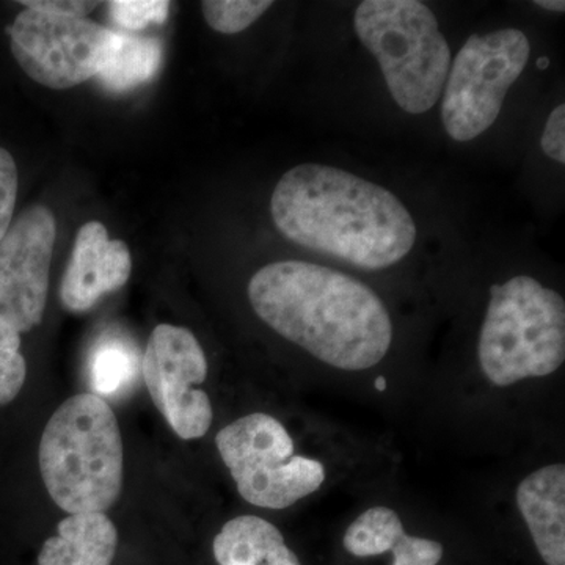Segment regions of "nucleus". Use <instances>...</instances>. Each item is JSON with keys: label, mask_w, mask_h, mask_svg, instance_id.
<instances>
[{"label": "nucleus", "mask_w": 565, "mask_h": 565, "mask_svg": "<svg viewBox=\"0 0 565 565\" xmlns=\"http://www.w3.org/2000/svg\"><path fill=\"white\" fill-rule=\"evenodd\" d=\"M404 534V523L396 511L375 505L353 520L345 531L343 545L345 552L355 557L381 556L393 552Z\"/></svg>", "instance_id": "17"}, {"label": "nucleus", "mask_w": 565, "mask_h": 565, "mask_svg": "<svg viewBox=\"0 0 565 565\" xmlns=\"http://www.w3.org/2000/svg\"><path fill=\"white\" fill-rule=\"evenodd\" d=\"M110 20L125 32H140L151 24H163L169 18L166 0H114L107 2Z\"/></svg>", "instance_id": "20"}, {"label": "nucleus", "mask_w": 565, "mask_h": 565, "mask_svg": "<svg viewBox=\"0 0 565 565\" xmlns=\"http://www.w3.org/2000/svg\"><path fill=\"white\" fill-rule=\"evenodd\" d=\"M141 375L152 403L182 440H196L211 429L212 404L202 385L207 377L206 355L195 334L184 327L161 323L152 330Z\"/></svg>", "instance_id": "9"}, {"label": "nucleus", "mask_w": 565, "mask_h": 565, "mask_svg": "<svg viewBox=\"0 0 565 565\" xmlns=\"http://www.w3.org/2000/svg\"><path fill=\"white\" fill-rule=\"evenodd\" d=\"M273 6L269 0H206L202 10L211 29L233 35L250 28Z\"/></svg>", "instance_id": "18"}, {"label": "nucleus", "mask_w": 565, "mask_h": 565, "mask_svg": "<svg viewBox=\"0 0 565 565\" xmlns=\"http://www.w3.org/2000/svg\"><path fill=\"white\" fill-rule=\"evenodd\" d=\"M140 367L136 345L118 334H107L92 349L88 381L96 396H117L136 382Z\"/></svg>", "instance_id": "16"}, {"label": "nucleus", "mask_w": 565, "mask_h": 565, "mask_svg": "<svg viewBox=\"0 0 565 565\" xmlns=\"http://www.w3.org/2000/svg\"><path fill=\"white\" fill-rule=\"evenodd\" d=\"M534 3L537 7H542V9L556 11V13H564L565 11V3L563 0H537V2Z\"/></svg>", "instance_id": "25"}, {"label": "nucleus", "mask_w": 565, "mask_h": 565, "mask_svg": "<svg viewBox=\"0 0 565 565\" xmlns=\"http://www.w3.org/2000/svg\"><path fill=\"white\" fill-rule=\"evenodd\" d=\"M478 355L494 386L556 373L565 360L563 296L526 275L493 285Z\"/></svg>", "instance_id": "4"}, {"label": "nucleus", "mask_w": 565, "mask_h": 565, "mask_svg": "<svg viewBox=\"0 0 565 565\" xmlns=\"http://www.w3.org/2000/svg\"><path fill=\"white\" fill-rule=\"evenodd\" d=\"M215 445L237 492L256 508H291L326 481L322 462L297 456L291 435L267 414H250L228 424L215 437Z\"/></svg>", "instance_id": "6"}, {"label": "nucleus", "mask_w": 565, "mask_h": 565, "mask_svg": "<svg viewBox=\"0 0 565 565\" xmlns=\"http://www.w3.org/2000/svg\"><path fill=\"white\" fill-rule=\"evenodd\" d=\"M375 388L379 390V392H385L386 390V381L385 377H377L375 379Z\"/></svg>", "instance_id": "26"}, {"label": "nucleus", "mask_w": 565, "mask_h": 565, "mask_svg": "<svg viewBox=\"0 0 565 565\" xmlns=\"http://www.w3.org/2000/svg\"><path fill=\"white\" fill-rule=\"evenodd\" d=\"M218 565H300L277 526L262 516L230 520L212 544Z\"/></svg>", "instance_id": "14"}, {"label": "nucleus", "mask_w": 565, "mask_h": 565, "mask_svg": "<svg viewBox=\"0 0 565 565\" xmlns=\"http://www.w3.org/2000/svg\"><path fill=\"white\" fill-rule=\"evenodd\" d=\"M25 9L43 11L62 18H85L90 14L99 2H82V0H21Z\"/></svg>", "instance_id": "24"}, {"label": "nucleus", "mask_w": 565, "mask_h": 565, "mask_svg": "<svg viewBox=\"0 0 565 565\" xmlns=\"http://www.w3.org/2000/svg\"><path fill=\"white\" fill-rule=\"evenodd\" d=\"M531 44L516 29L471 35L459 51L445 84V131L470 141L500 117L505 95L530 61Z\"/></svg>", "instance_id": "7"}, {"label": "nucleus", "mask_w": 565, "mask_h": 565, "mask_svg": "<svg viewBox=\"0 0 565 565\" xmlns=\"http://www.w3.org/2000/svg\"><path fill=\"white\" fill-rule=\"evenodd\" d=\"M393 565H397V564H393Z\"/></svg>", "instance_id": "28"}, {"label": "nucleus", "mask_w": 565, "mask_h": 565, "mask_svg": "<svg viewBox=\"0 0 565 565\" xmlns=\"http://www.w3.org/2000/svg\"><path fill=\"white\" fill-rule=\"evenodd\" d=\"M128 245L111 241L106 226L87 222L81 226L61 285L63 307L73 313L92 310L106 294L118 291L131 277Z\"/></svg>", "instance_id": "11"}, {"label": "nucleus", "mask_w": 565, "mask_h": 565, "mask_svg": "<svg viewBox=\"0 0 565 565\" xmlns=\"http://www.w3.org/2000/svg\"><path fill=\"white\" fill-rule=\"evenodd\" d=\"M353 24L397 106L414 115L433 109L451 68V51L433 10L418 0H364Z\"/></svg>", "instance_id": "5"}, {"label": "nucleus", "mask_w": 565, "mask_h": 565, "mask_svg": "<svg viewBox=\"0 0 565 565\" xmlns=\"http://www.w3.org/2000/svg\"><path fill=\"white\" fill-rule=\"evenodd\" d=\"M444 545L433 539L415 537L404 534L399 544L394 546L393 564L397 565H437L444 557Z\"/></svg>", "instance_id": "21"}, {"label": "nucleus", "mask_w": 565, "mask_h": 565, "mask_svg": "<svg viewBox=\"0 0 565 565\" xmlns=\"http://www.w3.org/2000/svg\"><path fill=\"white\" fill-rule=\"evenodd\" d=\"M270 212L286 239L366 270L399 263L416 241L414 217L394 193L319 163L282 174Z\"/></svg>", "instance_id": "2"}, {"label": "nucleus", "mask_w": 565, "mask_h": 565, "mask_svg": "<svg viewBox=\"0 0 565 565\" xmlns=\"http://www.w3.org/2000/svg\"><path fill=\"white\" fill-rule=\"evenodd\" d=\"M542 150L553 161L565 163V106L561 104L546 120Z\"/></svg>", "instance_id": "23"}, {"label": "nucleus", "mask_w": 565, "mask_h": 565, "mask_svg": "<svg viewBox=\"0 0 565 565\" xmlns=\"http://www.w3.org/2000/svg\"><path fill=\"white\" fill-rule=\"evenodd\" d=\"M516 505L546 565H565V465L527 475L516 489Z\"/></svg>", "instance_id": "12"}, {"label": "nucleus", "mask_w": 565, "mask_h": 565, "mask_svg": "<svg viewBox=\"0 0 565 565\" xmlns=\"http://www.w3.org/2000/svg\"><path fill=\"white\" fill-rule=\"evenodd\" d=\"M11 52L31 79L68 90L102 73L118 32L87 18H62L25 9L9 29Z\"/></svg>", "instance_id": "8"}, {"label": "nucleus", "mask_w": 565, "mask_h": 565, "mask_svg": "<svg viewBox=\"0 0 565 565\" xmlns=\"http://www.w3.org/2000/svg\"><path fill=\"white\" fill-rule=\"evenodd\" d=\"M122 440L110 405L84 393L51 416L40 441V471L52 501L70 512H104L122 487Z\"/></svg>", "instance_id": "3"}, {"label": "nucleus", "mask_w": 565, "mask_h": 565, "mask_svg": "<svg viewBox=\"0 0 565 565\" xmlns=\"http://www.w3.org/2000/svg\"><path fill=\"white\" fill-rule=\"evenodd\" d=\"M550 66V61L546 57H541L537 61V68L539 70H546Z\"/></svg>", "instance_id": "27"}, {"label": "nucleus", "mask_w": 565, "mask_h": 565, "mask_svg": "<svg viewBox=\"0 0 565 565\" xmlns=\"http://www.w3.org/2000/svg\"><path fill=\"white\" fill-rule=\"evenodd\" d=\"M18 196V169L13 156L0 147V241L13 223Z\"/></svg>", "instance_id": "22"}, {"label": "nucleus", "mask_w": 565, "mask_h": 565, "mask_svg": "<svg viewBox=\"0 0 565 565\" xmlns=\"http://www.w3.org/2000/svg\"><path fill=\"white\" fill-rule=\"evenodd\" d=\"M57 223L50 207L22 211L0 241V318L20 333L39 326L50 292Z\"/></svg>", "instance_id": "10"}, {"label": "nucleus", "mask_w": 565, "mask_h": 565, "mask_svg": "<svg viewBox=\"0 0 565 565\" xmlns=\"http://www.w3.org/2000/svg\"><path fill=\"white\" fill-rule=\"evenodd\" d=\"M162 63L161 41L131 32H118L109 61L96 76L107 92L122 93L147 84Z\"/></svg>", "instance_id": "15"}, {"label": "nucleus", "mask_w": 565, "mask_h": 565, "mask_svg": "<svg viewBox=\"0 0 565 565\" xmlns=\"http://www.w3.org/2000/svg\"><path fill=\"white\" fill-rule=\"evenodd\" d=\"M28 375L21 353V333L0 318V405L11 403L20 394Z\"/></svg>", "instance_id": "19"}, {"label": "nucleus", "mask_w": 565, "mask_h": 565, "mask_svg": "<svg viewBox=\"0 0 565 565\" xmlns=\"http://www.w3.org/2000/svg\"><path fill=\"white\" fill-rule=\"evenodd\" d=\"M248 300L270 329L338 370H371L392 348L393 322L381 297L329 267L267 264L248 282Z\"/></svg>", "instance_id": "1"}, {"label": "nucleus", "mask_w": 565, "mask_h": 565, "mask_svg": "<svg viewBox=\"0 0 565 565\" xmlns=\"http://www.w3.org/2000/svg\"><path fill=\"white\" fill-rule=\"evenodd\" d=\"M117 527L104 512H77L58 523L57 535L41 546L39 565H111Z\"/></svg>", "instance_id": "13"}]
</instances>
